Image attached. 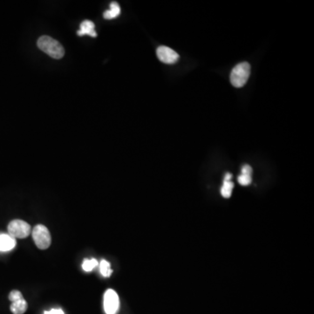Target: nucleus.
I'll return each mask as SVG.
<instances>
[{
    "label": "nucleus",
    "instance_id": "ddd939ff",
    "mask_svg": "<svg viewBox=\"0 0 314 314\" xmlns=\"http://www.w3.org/2000/svg\"><path fill=\"white\" fill-rule=\"evenodd\" d=\"M100 270H101V274L104 277H109L112 274L113 270L111 269L110 264L106 260H101V264H100Z\"/></svg>",
    "mask_w": 314,
    "mask_h": 314
},
{
    "label": "nucleus",
    "instance_id": "0eeeda50",
    "mask_svg": "<svg viewBox=\"0 0 314 314\" xmlns=\"http://www.w3.org/2000/svg\"><path fill=\"white\" fill-rule=\"evenodd\" d=\"M16 239L9 234H0V251H8L16 246Z\"/></svg>",
    "mask_w": 314,
    "mask_h": 314
},
{
    "label": "nucleus",
    "instance_id": "f8f14e48",
    "mask_svg": "<svg viewBox=\"0 0 314 314\" xmlns=\"http://www.w3.org/2000/svg\"><path fill=\"white\" fill-rule=\"evenodd\" d=\"M233 188H234V184L231 181H224V185L221 188V195H223L224 198L231 197Z\"/></svg>",
    "mask_w": 314,
    "mask_h": 314
},
{
    "label": "nucleus",
    "instance_id": "1a4fd4ad",
    "mask_svg": "<svg viewBox=\"0 0 314 314\" xmlns=\"http://www.w3.org/2000/svg\"><path fill=\"white\" fill-rule=\"evenodd\" d=\"M252 176V168L250 165H244L242 167V173L238 178L239 184L243 186H248L251 184Z\"/></svg>",
    "mask_w": 314,
    "mask_h": 314
},
{
    "label": "nucleus",
    "instance_id": "4468645a",
    "mask_svg": "<svg viewBox=\"0 0 314 314\" xmlns=\"http://www.w3.org/2000/svg\"><path fill=\"white\" fill-rule=\"evenodd\" d=\"M98 265V261L94 258L92 259H84L82 263V269L85 271H91Z\"/></svg>",
    "mask_w": 314,
    "mask_h": 314
},
{
    "label": "nucleus",
    "instance_id": "7ed1b4c3",
    "mask_svg": "<svg viewBox=\"0 0 314 314\" xmlns=\"http://www.w3.org/2000/svg\"><path fill=\"white\" fill-rule=\"evenodd\" d=\"M33 241L35 243L37 247L40 250H47L51 246L52 238L48 229L45 225L38 224L33 228Z\"/></svg>",
    "mask_w": 314,
    "mask_h": 314
},
{
    "label": "nucleus",
    "instance_id": "f257e3e1",
    "mask_svg": "<svg viewBox=\"0 0 314 314\" xmlns=\"http://www.w3.org/2000/svg\"><path fill=\"white\" fill-rule=\"evenodd\" d=\"M37 45L40 50L43 51L44 53L55 60H60L65 55V50L62 44L51 37H40Z\"/></svg>",
    "mask_w": 314,
    "mask_h": 314
},
{
    "label": "nucleus",
    "instance_id": "9b49d317",
    "mask_svg": "<svg viewBox=\"0 0 314 314\" xmlns=\"http://www.w3.org/2000/svg\"><path fill=\"white\" fill-rule=\"evenodd\" d=\"M121 14V7L119 4L116 2H112L110 4V9L105 11L103 17L105 19H114L117 18Z\"/></svg>",
    "mask_w": 314,
    "mask_h": 314
},
{
    "label": "nucleus",
    "instance_id": "f03ea898",
    "mask_svg": "<svg viewBox=\"0 0 314 314\" xmlns=\"http://www.w3.org/2000/svg\"><path fill=\"white\" fill-rule=\"evenodd\" d=\"M251 74V65L243 62L236 65L231 72V82L235 87H242L246 85Z\"/></svg>",
    "mask_w": 314,
    "mask_h": 314
},
{
    "label": "nucleus",
    "instance_id": "39448f33",
    "mask_svg": "<svg viewBox=\"0 0 314 314\" xmlns=\"http://www.w3.org/2000/svg\"><path fill=\"white\" fill-rule=\"evenodd\" d=\"M120 300L116 291L109 289L104 294V310L107 314H116L119 310Z\"/></svg>",
    "mask_w": 314,
    "mask_h": 314
},
{
    "label": "nucleus",
    "instance_id": "6e6552de",
    "mask_svg": "<svg viewBox=\"0 0 314 314\" xmlns=\"http://www.w3.org/2000/svg\"><path fill=\"white\" fill-rule=\"evenodd\" d=\"M77 34L79 36H84V35H88V36L95 38L97 36V34L94 31V24L90 20H84L80 24V28Z\"/></svg>",
    "mask_w": 314,
    "mask_h": 314
},
{
    "label": "nucleus",
    "instance_id": "f3484780",
    "mask_svg": "<svg viewBox=\"0 0 314 314\" xmlns=\"http://www.w3.org/2000/svg\"><path fill=\"white\" fill-rule=\"evenodd\" d=\"M231 177H232V175L231 173H227L224 177V181H231Z\"/></svg>",
    "mask_w": 314,
    "mask_h": 314
},
{
    "label": "nucleus",
    "instance_id": "dca6fc26",
    "mask_svg": "<svg viewBox=\"0 0 314 314\" xmlns=\"http://www.w3.org/2000/svg\"><path fill=\"white\" fill-rule=\"evenodd\" d=\"M44 314H65L62 309H52L51 311L45 312Z\"/></svg>",
    "mask_w": 314,
    "mask_h": 314
},
{
    "label": "nucleus",
    "instance_id": "9d476101",
    "mask_svg": "<svg viewBox=\"0 0 314 314\" xmlns=\"http://www.w3.org/2000/svg\"><path fill=\"white\" fill-rule=\"evenodd\" d=\"M27 302L24 299L12 302L11 305V313L13 314H24L27 310Z\"/></svg>",
    "mask_w": 314,
    "mask_h": 314
},
{
    "label": "nucleus",
    "instance_id": "423d86ee",
    "mask_svg": "<svg viewBox=\"0 0 314 314\" xmlns=\"http://www.w3.org/2000/svg\"><path fill=\"white\" fill-rule=\"evenodd\" d=\"M156 55L160 61L165 64H174L179 60V55L177 52H175L170 47H164V46L157 48Z\"/></svg>",
    "mask_w": 314,
    "mask_h": 314
},
{
    "label": "nucleus",
    "instance_id": "2eb2a0df",
    "mask_svg": "<svg viewBox=\"0 0 314 314\" xmlns=\"http://www.w3.org/2000/svg\"><path fill=\"white\" fill-rule=\"evenodd\" d=\"M23 299V295L19 291L14 290L11 292V293L9 294V300H11V303L15 302V301H18V300H22Z\"/></svg>",
    "mask_w": 314,
    "mask_h": 314
},
{
    "label": "nucleus",
    "instance_id": "20e7f679",
    "mask_svg": "<svg viewBox=\"0 0 314 314\" xmlns=\"http://www.w3.org/2000/svg\"><path fill=\"white\" fill-rule=\"evenodd\" d=\"M32 231L29 224L23 220H12L8 224V233L14 239H25Z\"/></svg>",
    "mask_w": 314,
    "mask_h": 314
}]
</instances>
